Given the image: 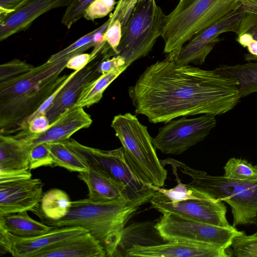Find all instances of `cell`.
Returning <instances> with one entry per match:
<instances>
[{
  "instance_id": "7c38bea8",
  "label": "cell",
  "mask_w": 257,
  "mask_h": 257,
  "mask_svg": "<svg viewBox=\"0 0 257 257\" xmlns=\"http://www.w3.org/2000/svg\"><path fill=\"white\" fill-rule=\"evenodd\" d=\"M151 208L161 213L171 212L184 217L218 226L231 227L226 218V207L222 201L188 200L174 202L156 192L151 199Z\"/></svg>"
},
{
  "instance_id": "5bb4252c",
  "label": "cell",
  "mask_w": 257,
  "mask_h": 257,
  "mask_svg": "<svg viewBox=\"0 0 257 257\" xmlns=\"http://www.w3.org/2000/svg\"><path fill=\"white\" fill-rule=\"evenodd\" d=\"M232 255L230 248L183 240L169 241L151 246L133 245L124 254L127 257H228Z\"/></svg>"
},
{
  "instance_id": "8992f818",
  "label": "cell",
  "mask_w": 257,
  "mask_h": 257,
  "mask_svg": "<svg viewBox=\"0 0 257 257\" xmlns=\"http://www.w3.org/2000/svg\"><path fill=\"white\" fill-rule=\"evenodd\" d=\"M239 0H180L167 15L161 37L164 53L183 46L195 34L237 9Z\"/></svg>"
},
{
  "instance_id": "2e32d148",
  "label": "cell",
  "mask_w": 257,
  "mask_h": 257,
  "mask_svg": "<svg viewBox=\"0 0 257 257\" xmlns=\"http://www.w3.org/2000/svg\"><path fill=\"white\" fill-rule=\"evenodd\" d=\"M75 0H24L10 13L0 15V41L25 30L42 14L67 7Z\"/></svg>"
},
{
  "instance_id": "f6af8a7d",
  "label": "cell",
  "mask_w": 257,
  "mask_h": 257,
  "mask_svg": "<svg viewBox=\"0 0 257 257\" xmlns=\"http://www.w3.org/2000/svg\"><path fill=\"white\" fill-rule=\"evenodd\" d=\"M253 224H254L257 228V218L256 219L255 221H254ZM256 232H257V231H256Z\"/></svg>"
},
{
  "instance_id": "30bf717a",
  "label": "cell",
  "mask_w": 257,
  "mask_h": 257,
  "mask_svg": "<svg viewBox=\"0 0 257 257\" xmlns=\"http://www.w3.org/2000/svg\"><path fill=\"white\" fill-rule=\"evenodd\" d=\"M215 116L203 114L193 118L183 116L160 127L152 138L156 149L164 154L180 155L202 141L216 126Z\"/></svg>"
},
{
  "instance_id": "4fadbf2b",
  "label": "cell",
  "mask_w": 257,
  "mask_h": 257,
  "mask_svg": "<svg viewBox=\"0 0 257 257\" xmlns=\"http://www.w3.org/2000/svg\"><path fill=\"white\" fill-rule=\"evenodd\" d=\"M88 231L78 226L55 227L51 231L31 238H21L0 229V245L15 257H36L40 253Z\"/></svg>"
},
{
  "instance_id": "d6986e66",
  "label": "cell",
  "mask_w": 257,
  "mask_h": 257,
  "mask_svg": "<svg viewBox=\"0 0 257 257\" xmlns=\"http://www.w3.org/2000/svg\"><path fill=\"white\" fill-rule=\"evenodd\" d=\"M90 115L83 107H71L66 109L45 132L35 134L33 146L41 143L62 142L81 129L91 124Z\"/></svg>"
},
{
  "instance_id": "7bdbcfd3",
  "label": "cell",
  "mask_w": 257,
  "mask_h": 257,
  "mask_svg": "<svg viewBox=\"0 0 257 257\" xmlns=\"http://www.w3.org/2000/svg\"><path fill=\"white\" fill-rule=\"evenodd\" d=\"M24 0H0V15L11 13Z\"/></svg>"
},
{
  "instance_id": "74e56055",
  "label": "cell",
  "mask_w": 257,
  "mask_h": 257,
  "mask_svg": "<svg viewBox=\"0 0 257 257\" xmlns=\"http://www.w3.org/2000/svg\"><path fill=\"white\" fill-rule=\"evenodd\" d=\"M140 0H118L113 13L109 17L111 22L119 20L122 25V29L130 18L135 7Z\"/></svg>"
},
{
  "instance_id": "b9f144b4",
  "label": "cell",
  "mask_w": 257,
  "mask_h": 257,
  "mask_svg": "<svg viewBox=\"0 0 257 257\" xmlns=\"http://www.w3.org/2000/svg\"><path fill=\"white\" fill-rule=\"evenodd\" d=\"M31 170L14 171L0 173V183L18 180L32 177Z\"/></svg>"
},
{
  "instance_id": "f546056e",
  "label": "cell",
  "mask_w": 257,
  "mask_h": 257,
  "mask_svg": "<svg viewBox=\"0 0 257 257\" xmlns=\"http://www.w3.org/2000/svg\"><path fill=\"white\" fill-rule=\"evenodd\" d=\"M233 255L239 257H257V232L247 235L236 236L231 245Z\"/></svg>"
},
{
  "instance_id": "f35d334b",
  "label": "cell",
  "mask_w": 257,
  "mask_h": 257,
  "mask_svg": "<svg viewBox=\"0 0 257 257\" xmlns=\"http://www.w3.org/2000/svg\"><path fill=\"white\" fill-rule=\"evenodd\" d=\"M95 58H93L91 53H80L71 57L66 64V68L74 71H80Z\"/></svg>"
},
{
  "instance_id": "603a6c76",
  "label": "cell",
  "mask_w": 257,
  "mask_h": 257,
  "mask_svg": "<svg viewBox=\"0 0 257 257\" xmlns=\"http://www.w3.org/2000/svg\"><path fill=\"white\" fill-rule=\"evenodd\" d=\"M55 227L33 219L27 211L0 216V229L21 238L41 235Z\"/></svg>"
},
{
  "instance_id": "44dd1931",
  "label": "cell",
  "mask_w": 257,
  "mask_h": 257,
  "mask_svg": "<svg viewBox=\"0 0 257 257\" xmlns=\"http://www.w3.org/2000/svg\"><path fill=\"white\" fill-rule=\"evenodd\" d=\"M99 242L89 233L68 239L36 257H106Z\"/></svg>"
},
{
  "instance_id": "5b68a950",
  "label": "cell",
  "mask_w": 257,
  "mask_h": 257,
  "mask_svg": "<svg viewBox=\"0 0 257 257\" xmlns=\"http://www.w3.org/2000/svg\"><path fill=\"white\" fill-rule=\"evenodd\" d=\"M111 126L134 174L147 184L162 187L167 178V171L158 158L147 127L136 115L128 112L114 116Z\"/></svg>"
},
{
  "instance_id": "52a82bcc",
  "label": "cell",
  "mask_w": 257,
  "mask_h": 257,
  "mask_svg": "<svg viewBox=\"0 0 257 257\" xmlns=\"http://www.w3.org/2000/svg\"><path fill=\"white\" fill-rule=\"evenodd\" d=\"M167 16L156 0H140L122 29L117 54L125 61V66L147 56L161 37Z\"/></svg>"
},
{
  "instance_id": "484cf974",
  "label": "cell",
  "mask_w": 257,
  "mask_h": 257,
  "mask_svg": "<svg viewBox=\"0 0 257 257\" xmlns=\"http://www.w3.org/2000/svg\"><path fill=\"white\" fill-rule=\"evenodd\" d=\"M127 67L101 74L97 78L88 84L83 89L75 103L72 106L76 107H89L98 102L107 87Z\"/></svg>"
},
{
  "instance_id": "cb8c5ba5",
  "label": "cell",
  "mask_w": 257,
  "mask_h": 257,
  "mask_svg": "<svg viewBox=\"0 0 257 257\" xmlns=\"http://www.w3.org/2000/svg\"><path fill=\"white\" fill-rule=\"evenodd\" d=\"M215 69L220 73L236 81L241 98L257 92V62L223 65Z\"/></svg>"
},
{
  "instance_id": "1f68e13d",
  "label": "cell",
  "mask_w": 257,
  "mask_h": 257,
  "mask_svg": "<svg viewBox=\"0 0 257 257\" xmlns=\"http://www.w3.org/2000/svg\"><path fill=\"white\" fill-rule=\"evenodd\" d=\"M236 35L239 44L250 40L257 41V14L244 11Z\"/></svg>"
},
{
  "instance_id": "f1b7e54d",
  "label": "cell",
  "mask_w": 257,
  "mask_h": 257,
  "mask_svg": "<svg viewBox=\"0 0 257 257\" xmlns=\"http://www.w3.org/2000/svg\"><path fill=\"white\" fill-rule=\"evenodd\" d=\"M223 169L226 177L247 182L257 181V165H253L245 160L230 158Z\"/></svg>"
},
{
  "instance_id": "d590c367",
  "label": "cell",
  "mask_w": 257,
  "mask_h": 257,
  "mask_svg": "<svg viewBox=\"0 0 257 257\" xmlns=\"http://www.w3.org/2000/svg\"><path fill=\"white\" fill-rule=\"evenodd\" d=\"M34 66L19 59H15L0 66V81L13 78Z\"/></svg>"
},
{
  "instance_id": "60d3db41",
  "label": "cell",
  "mask_w": 257,
  "mask_h": 257,
  "mask_svg": "<svg viewBox=\"0 0 257 257\" xmlns=\"http://www.w3.org/2000/svg\"><path fill=\"white\" fill-rule=\"evenodd\" d=\"M50 125L49 120L46 115H40L29 122L28 130L31 133L40 134L46 131Z\"/></svg>"
},
{
  "instance_id": "ffe728a7",
  "label": "cell",
  "mask_w": 257,
  "mask_h": 257,
  "mask_svg": "<svg viewBox=\"0 0 257 257\" xmlns=\"http://www.w3.org/2000/svg\"><path fill=\"white\" fill-rule=\"evenodd\" d=\"M78 177L86 184L89 192L88 198L92 201L126 200L132 201L126 188L104 174L88 168L86 171L79 172Z\"/></svg>"
},
{
  "instance_id": "3957f363",
  "label": "cell",
  "mask_w": 257,
  "mask_h": 257,
  "mask_svg": "<svg viewBox=\"0 0 257 257\" xmlns=\"http://www.w3.org/2000/svg\"><path fill=\"white\" fill-rule=\"evenodd\" d=\"M140 206L126 200L94 201L86 198L73 201L63 218L52 220L35 212L46 224L55 227L78 226L86 229L101 245L106 256L114 257L125 225Z\"/></svg>"
},
{
  "instance_id": "277c9868",
  "label": "cell",
  "mask_w": 257,
  "mask_h": 257,
  "mask_svg": "<svg viewBox=\"0 0 257 257\" xmlns=\"http://www.w3.org/2000/svg\"><path fill=\"white\" fill-rule=\"evenodd\" d=\"M162 165L175 167L192 178L188 184L214 199L230 205L233 226L253 224L257 218V181L247 182L223 176H212L172 158L160 160Z\"/></svg>"
},
{
  "instance_id": "83f0119b",
  "label": "cell",
  "mask_w": 257,
  "mask_h": 257,
  "mask_svg": "<svg viewBox=\"0 0 257 257\" xmlns=\"http://www.w3.org/2000/svg\"><path fill=\"white\" fill-rule=\"evenodd\" d=\"M47 145L53 160V167H61L78 173L87 170L82 160L63 143H49Z\"/></svg>"
},
{
  "instance_id": "ab89813d",
  "label": "cell",
  "mask_w": 257,
  "mask_h": 257,
  "mask_svg": "<svg viewBox=\"0 0 257 257\" xmlns=\"http://www.w3.org/2000/svg\"><path fill=\"white\" fill-rule=\"evenodd\" d=\"M123 67H126L124 59L119 55H115L111 58L103 59L100 64L98 71L101 74Z\"/></svg>"
},
{
  "instance_id": "4dcf8cb0",
  "label": "cell",
  "mask_w": 257,
  "mask_h": 257,
  "mask_svg": "<svg viewBox=\"0 0 257 257\" xmlns=\"http://www.w3.org/2000/svg\"><path fill=\"white\" fill-rule=\"evenodd\" d=\"M96 31V29H95L84 35L66 48L51 55L47 61L53 62L69 54L82 53L90 48L95 47L93 36Z\"/></svg>"
},
{
  "instance_id": "6da1fadb",
  "label": "cell",
  "mask_w": 257,
  "mask_h": 257,
  "mask_svg": "<svg viewBox=\"0 0 257 257\" xmlns=\"http://www.w3.org/2000/svg\"><path fill=\"white\" fill-rule=\"evenodd\" d=\"M136 114L153 123L180 116L227 112L241 98L236 81L216 69L177 63L167 57L148 66L128 88Z\"/></svg>"
},
{
  "instance_id": "836d02e7",
  "label": "cell",
  "mask_w": 257,
  "mask_h": 257,
  "mask_svg": "<svg viewBox=\"0 0 257 257\" xmlns=\"http://www.w3.org/2000/svg\"><path fill=\"white\" fill-rule=\"evenodd\" d=\"M53 160L47 143L39 144L32 147L30 153V170L43 166L53 167Z\"/></svg>"
},
{
  "instance_id": "ac0fdd59",
  "label": "cell",
  "mask_w": 257,
  "mask_h": 257,
  "mask_svg": "<svg viewBox=\"0 0 257 257\" xmlns=\"http://www.w3.org/2000/svg\"><path fill=\"white\" fill-rule=\"evenodd\" d=\"M35 135L28 130L12 135L0 134V173L29 170Z\"/></svg>"
},
{
  "instance_id": "e0dca14e",
  "label": "cell",
  "mask_w": 257,
  "mask_h": 257,
  "mask_svg": "<svg viewBox=\"0 0 257 257\" xmlns=\"http://www.w3.org/2000/svg\"><path fill=\"white\" fill-rule=\"evenodd\" d=\"M103 59L104 57L97 60L95 58L78 71L62 88L46 113L51 124L75 103L81 92L88 84L101 75L98 68Z\"/></svg>"
},
{
  "instance_id": "4316f807",
  "label": "cell",
  "mask_w": 257,
  "mask_h": 257,
  "mask_svg": "<svg viewBox=\"0 0 257 257\" xmlns=\"http://www.w3.org/2000/svg\"><path fill=\"white\" fill-rule=\"evenodd\" d=\"M172 168L177 183L174 187L165 189L151 184H148V186L156 192L162 193L169 199L174 202L195 199L213 201H219L214 199L209 194L198 190L193 186L182 183L178 177L177 169L175 167H172Z\"/></svg>"
},
{
  "instance_id": "7402d4cb",
  "label": "cell",
  "mask_w": 257,
  "mask_h": 257,
  "mask_svg": "<svg viewBox=\"0 0 257 257\" xmlns=\"http://www.w3.org/2000/svg\"><path fill=\"white\" fill-rule=\"evenodd\" d=\"M152 222L133 223L125 227L115 256H124L133 245L151 246L168 242Z\"/></svg>"
},
{
  "instance_id": "d6a6232c",
  "label": "cell",
  "mask_w": 257,
  "mask_h": 257,
  "mask_svg": "<svg viewBox=\"0 0 257 257\" xmlns=\"http://www.w3.org/2000/svg\"><path fill=\"white\" fill-rule=\"evenodd\" d=\"M95 0H75L66 7L61 20V23L70 29L73 24L84 17V13L89 6Z\"/></svg>"
},
{
  "instance_id": "ee69618b",
  "label": "cell",
  "mask_w": 257,
  "mask_h": 257,
  "mask_svg": "<svg viewBox=\"0 0 257 257\" xmlns=\"http://www.w3.org/2000/svg\"><path fill=\"white\" fill-rule=\"evenodd\" d=\"M240 6L244 12L257 14V0H239Z\"/></svg>"
},
{
  "instance_id": "9c48e42d",
  "label": "cell",
  "mask_w": 257,
  "mask_h": 257,
  "mask_svg": "<svg viewBox=\"0 0 257 257\" xmlns=\"http://www.w3.org/2000/svg\"><path fill=\"white\" fill-rule=\"evenodd\" d=\"M155 224L167 241L183 240L230 248L236 236L244 233L235 227H224L190 219L179 215L163 212Z\"/></svg>"
},
{
  "instance_id": "d4e9b609",
  "label": "cell",
  "mask_w": 257,
  "mask_h": 257,
  "mask_svg": "<svg viewBox=\"0 0 257 257\" xmlns=\"http://www.w3.org/2000/svg\"><path fill=\"white\" fill-rule=\"evenodd\" d=\"M71 202L69 195L63 190L52 189L43 194L40 204L33 211L39 213L46 218L57 220L68 213Z\"/></svg>"
},
{
  "instance_id": "8d00e7d4",
  "label": "cell",
  "mask_w": 257,
  "mask_h": 257,
  "mask_svg": "<svg viewBox=\"0 0 257 257\" xmlns=\"http://www.w3.org/2000/svg\"><path fill=\"white\" fill-rule=\"evenodd\" d=\"M121 36L122 25L121 22L118 20L111 22L104 33V38L105 42L111 50L113 55L114 56L117 54V48L120 44Z\"/></svg>"
},
{
  "instance_id": "e575fe53",
  "label": "cell",
  "mask_w": 257,
  "mask_h": 257,
  "mask_svg": "<svg viewBox=\"0 0 257 257\" xmlns=\"http://www.w3.org/2000/svg\"><path fill=\"white\" fill-rule=\"evenodd\" d=\"M116 4L115 0H95L86 10L83 17L92 21L103 18L115 9Z\"/></svg>"
},
{
  "instance_id": "ba28073f",
  "label": "cell",
  "mask_w": 257,
  "mask_h": 257,
  "mask_svg": "<svg viewBox=\"0 0 257 257\" xmlns=\"http://www.w3.org/2000/svg\"><path fill=\"white\" fill-rule=\"evenodd\" d=\"M62 142L82 160L87 168L104 174L123 185L130 200L139 206L150 202L156 193L131 170L122 147L105 151L84 146L71 138Z\"/></svg>"
},
{
  "instance_id": "8fae6325",
  "label": "cell",
  "mask_w": 257,
  "mask_h": 257,
  "mask_svg": "<svg viewBox=\"0 0 257 257\" xmlns=\"http://www.w3.org/2000/svg\"><path fill=\"white\" fill-rule=\"evenodd\" d=\"M243 12L240 6L195 34L187 44L169 53L175 61L180 64H203L215 45L220 41V35L226 32L237 34Z\"/></svg>"
},
{
  "instance_id": "9a60e30c",
  "label": "cell",
  "mask_w": 257,
  "mask_h": 257,
  "mask_svg": "<svg viewBox=\"0 0 257 257\" xmlns=\"http://www.w3.org/2000/svg\"><path fill=\"white\" fill-rule=\"evenodd\" d=\"M44 184L32 177L0 183V216L32 211L43 195Z\"/></svg>"
},
{
  "instance_id": "7a4b0ae2",
  "label": "cell",
  "mask_w": 257,
  "mask_h": 257,
  "mask_svg": "<svg viewBox=\"0 0 257 257\" xmlns=\"http://www.w3.org/2000/svg\"><path fill=\"white\" fill-rule=\"evenodd\" d=\"M72 53L53 62L0 81V134L12 135L23 130L27 119L63 82L61 75Z\"/></svg>"
}]
</instances>
